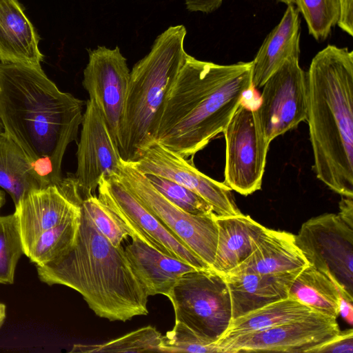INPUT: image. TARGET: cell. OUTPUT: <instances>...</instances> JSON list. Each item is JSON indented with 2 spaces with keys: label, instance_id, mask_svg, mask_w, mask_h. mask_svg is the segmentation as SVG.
I'll list each match as a JSON object with an SVG mask.
<instances>
[{
  "label": "cell",
  "instance_id": "cell-5",
  "mask_svg": "<svg viewBox=\"0 0 353 353\" xmlns=\"http://www.w3.org/2000/svg\"><path fill=\"white\" fill-rule=\"evenodd\" d=\"M186 28L170 26L154 40L150 51L130 72L118 150L125 161L136 162L154 143L168 92L188 53Z\"/></svg>",
  "mask_w": 353,
  "mask_h": 353
},
{
  "label": "cell",
  "instance_id": "cell-23",
  "mask_svg": "<svg viewBox=\"0 0 353 353\" xmlns=\"http://www.w3.org/2000/svg\"><path fill=\"white\" fill-rule=\"evenodd\" d=\"M315 313L318 312L288 296L232 319L228 329L215 343L229 341L243 334L300 320Z\"/></svg>",
  "mask_w": 353,
  "mask_h": 353
},
{
  "label": "cell",
  "instance_id": "cell-25",
  "mask_svg": "<svg viewBox=\"0 0 353 353\" xmlns=\"http://www.w3.org/2000/svg\"><path fill=\"white\" fill-rule=\"evenodd\" d=\"M0 187L14 205L30 191L43 187L29 161L5 133L0 140Z\"/></svg>",
  "mask_w": 353,
  "mask_h": 353
},
{
  "label": "cell",
  "instance_id": "cell-26",
  "mask_svg": "<svg viewBox=\"0 0 353 353\" xmlns=\"http://www.w3.org/2000/svg\"><path fill=\"white\" fill-rule=\"evenodd\" d=\"M81 213L41 234L25 254L36 267L59 259L76 243Z\"/></svg>",
  "mask_w": 353,
  "mask_h": 353
},
{
  "label": "cell",
  "instance_id": "cell-29",
  "mask_svg": "<svg viewBox=\"0 0 353 353\" xmlns=\"http://www.w3.org/2000/svg\"><path fill=\"white\" fill-rule=\"evenodd\" d=\"M296 8L307 23L309 34L318 41L325 40L337 25L339 0H298Z\"/></svg>",
  "mask_w": 353,
  "mask_h": 353
},
{
  "label": "cell",
  "instance_id": "cell-4",
  "mask_svg": "<svg viewBox=\"0 0 353 353\" xmlns=\"http://www.w3.org/2000/svg\"><path fill=\"white\" fill-rule=\"evenodd\" d=\"M37 270L43 283L76 290L101 318L125 322L148 314L149 296L124 249L114 246L99 231L82 206L74 245Z\"/></svg>",
  "mask_w": 353,
  "mask_h": 353
},
{
  "label": "cell",
  "instance_id": "cell-40",
  "mask_svg": "<svg viewBox=\"0 0 353 353\" xmlns=\"http://www.w3.org/2000/svg\"><path fill=\"white\" fill-rule=\"evenodd\" d=\"M6 203L5 193L0 190V210Z\"/></svg>",
  "mask_w": 353,
  "mask_h": 353
},
{
  "label": "cell",
  "instance_id": "cell-18",
  "mask_svg": "<svg viewBox=\"0 0 353 353\" xmlns=\"http://www.w3.org/2000/svg\"><path fill=\"white\" fill-rule=\"evenodd\" d=\"M39 37L18 0H0V61L41 68Z\"/></svg>",
  "mask_w": 353,
  "mask_h": 353
},
{
  "label": "cell",
  "instance_id": "cell-38",
  "mask_svg": "<svg viewBox=\"0 0 353 353\" xmlns=\"http://www.w3.org/2000/svg\"><path fill=\"white\" fill-rule=\"evenodd\" d=\"M6 318V307L0 302V329L4 323Z\"/></svg>",
  "mask_w": 353,
  "mask_h": 353
},
{
  "label": "cell",
  "instance_id": "cell-19",
  "mask_svg": "<svg viewBox=\"0 0 353 353\" xmlns=\"http://www.w3.org/2000/svg\"><path fill=\"white\" fill-rule=\"evenodd\" d=\"M307 265L296 244L295 234L265 228L251 254L231 270L276 274L300 271Z\"/></svg>",
  "mask_w": 353,
  "mask_h": 353
},
{
  "label": "cell",
  "instance_id": "cell-28",
  "mask_svg": "<svg viewBox=\"0 0 353 353\" xmlns=\"http://www.w3.org/2000/svg\"><path fill=\"white\" fill-rule=\"evenodd\" d=\"M24 248L14 214L0 216V284H12Z\"/></svg>",
  "mask_w": 353,
  "mask_h": 353
},
{
  "label": "cell",
  "instance_id": "cell-33",
  "mask_svg": "<svg viewBox=\"0 0 353 353\" xmlns=\"http://www.w3.org/2000/svg\"><path fill=\"white\" fill-rule=\"evenodd\" d=\"M353 330L352 328L339 333L327 342L314 349L311 353H352Z\"/></svg>",
  "mask_w": 353,
  "mask_h": 353
},
{
  "label": "cell",
  "instance_id": "cell-32",
  "mask_svg": "<svg viewBox=\"0 0 353 353\" xmlns=\"http://www.w3.org/2000/svg\"><path fill=\"white\" fill-rule=\"evenodd\" d=\"M81 206L86 210L99 231L115 247L130 236L129 232L114 214L97 196L84 200Z\"/></svg>",
  "mask_w": 353,
  "mask_h": 353
},
{
  "label": "cell",
  "instance_id": "cell-16",
  "mask_svg": "<svg viewBox=\"0 0 353 353\" xmlns=\"http://www.w3.org/2000/svg\"><path fill=\"white\" fill-rule=\"evenodd\" d=\"M143 174H152L174 181L193 191L212 207L216 216H233L240 213L232 190L200 172L192 163L154 143L136 162H131Z\"/></svg>",
  "mask_w": 353,
  "mask_h": 353
},
{
  "label": "cell",
  "instance_id": "cell-3",
  "mask_svg": "<svg viewBox=\"0 0 353 353\" xmlns=\"http://www.w3.org/2000/svg\"><path fill=\"white\" fill-rule=\"evenodd\" d=\"M306 119L319 180L353 198V52L328 45L306 72Z\"/></svg>",
  "mask_w": 353,
  "mask_h": 353
},
{
  "label": "cell",
  "instance_id": "cell-13",
  "mask_svg": "<svg viewBox=\"0 0 353 353\" xmlns=\"http://www.w3.org/2000/svg\"><path fill=\"white\" fill-rule=\"evenodd\" d=\"M83 86L102 114L117 146L128 93L130 70L119 46L88 49Z\"/></svg>",
  "mask_w": 353,
  "mask_h": 353
},
{
  "label": "cell",
  "instance_id": "cell-39",
  "mask_svg": "<svg viewBox=\"0 0 353 353\" xmlns=\"http://www.w3.org/2000/svg\"><path fill=\"white\" fill-rule=\"evenodd\" d=\"M277 1L286 4L287 6L294 5L296 6L297 3H298V0H277Z\"/></svg>",
  "mask_w": 353,
  "mask_h": 353
},
{
  "label": "cell",
  "instance_id": "cell-34",
  "mask_svg": "<svg viewBox=\"0 0 353 353\" xmlns=\"http://www.w3.org/2000/svg\"><path fill=\"white\" fill-rule=\"evenodd\" d=\"M340 15L338 26L345 33L353 36V0H339Z\"/></svg>",
  "mask_w": 353,
  "mask_h": 353
},
{
  "label": "cell",
  "instance_id": "cell-6",
  "mask_svg": "<svg viewBox=\"0 0 353 353\" xmlns=\"http://www.w3.org/2000/svg\"><path fill=\"white\" fill-rule=\"evenodd\" d=\"M175 322L216 343L232 321L229 289L223 274L213 269H196L182 274L166 296Z\"/></svg>",
  "mask_w": 353,
  "mask_h": 353
},
{
  "label": "cell",
  "instance_id": "cell-12",
  "mask_svg": "<svg viewBox=\"0 0 353 353\" xmlns=\"http://www.w3.org/2000/svg\"><path fill=\"white\" fill-rule=\"evenodd\" d=\"M340 331L336 319L315 313L300 320L243 334L215 344L219 353H311L314 349L336 336Z\"/></svg>",
  "mask_w": 353,
  "mask_h": 353
},
{
  "label": "cell",
  "instance_id": "cell-30",
  "mask_svg": "<svg viewBox=\"0 0 353 353\" xmlns=\"http://www.w3.org/2000/svg\"><path fill=\"white\" fill-rule=\"evenodd\" d=\"M145 176L165 199L185 212L199 216L214 214L209 203L187 188L155 174H145Z\"/></svg>",
  "mask_w": 353,
  "mask_h": 353
},
{
  "label": "cell",
  "instance_id": "cell-7",
  "mask_svg": "<svg viewBox=\"0 0 353 353\" xmlns=\"http://www.w3.org/2000/svg\"><path fill=\"white\" fill-rule=\"evenodd\" d=\"M118 178L147 210L211 268L218 241L214 214L199 216L181 210L165 199L131 162L121 159Z\"/></svg>",
  "mask_w": 353,
  "mask_h": 353
},
{
  "label": "cell",
  "instance_id": "cell-17",
  "mask_svg": "<svg viewBox=\"0 0 353 353\" xmlns=\"http://www.w3.org/2000/svg\"><path fill=\"white\" fill-rule=\"evenodd\" d=\"M300 271L262 274L230 270L223 274L230 294L232 320L288 297L290 285Z\"/></svg>",
  "mask_w": 353,
  "mask_h": 353
},
{
  "label": "cell",
  "instance_id": "cell-11",
  "mask_svg": "<svg viewBox=\"0 0 353 353\" xmlns=\"http://www.w3.org/2000/svg\"><path fill=\"white\" fill-rule=\"evenodd\" d=\"M299 57L288 59L263 85L255 110L265 137L271 143L306 119V72Z\"/></svg>",
  "mask_w": 353,
  "mask_h": 353
},
{
  "label": "cell",
  "instance_id": "cell-22",
  "mask_svg": "<svg viewBox=\"0 0 353 353\" xmlns=\"http://www.w3.org/2000/svg\"><path fill=\"white\" fill-rule=\"evenodd\" d=\"M218 241L214 261L211 268L223 274L232 270L254 250L255 241L265 228L248 215H215Z\"/></svg>",
  "mask_w": 353,
  "mask_h": 353
},
{
  "label": "cell",
  "instance_id": "cell-24",
  "mask_svg": "<svg viewBox=\"0 0 353 353\" xmlns=\"http://www.w3.org/2000/svg\"><path fill=\"white\" fill-rule=\"evenodd\" d=\"M340 295L338 286L327 274L307 265L294 279L288 296L318 313L337 319Z\"/></svg>",
  "mask_w": 353,
  "mask_h": 353
},
{
  "label": "cell",
  "instance_id": "cell-35",
  "mask_svg": "<svg viewBox=\"0 0 353 353\" xmlns=\"http://www.w3.org/2000/svg\"><path fill=\"white\" fill-rule=\"evenodd\" d=\"M223 0H185L187 10L190 12L211 13L216 10Z\"/></svg>",
  "mask_w": 353,
  "mask_h": 353
},
{
  "label": "cell",
  "instance_id": "cell-8",
  "mask_svg": "<svg viewBox=\"0 0 353 353\" xmlns=\"http://www.w3.org/2000/svg\"><path fill=\"white\" fill-rule=\"evenodd\" d=\"M295 242L308 265L327 274L341 295L353 301V228L338 214L325 213L304 222Z\"/></svg>",
  "mask_w": 353,
  "mask_h": 353
},
{
  "label": "cell",
  "instance_id": "cell-21",
  "mask_svg": "<svg viewBox=\"0 0 353 353\" xmlns=\"http://www.w3.org/2000/svg\"><path fill=\"white\" fill-rule=\"evenodd\" d=\"M132 239L124 250L148 296H167L182 274L196 269L160 252L138 238Z\"/></svg>",
  "mask_w": 353,
  "mask_h": 353
},
{
  "label": "cell",
  "instance_id": "cell-41",
  "mask_svg": "<svg viewBox=\"0 0 353 353\" xmlns=\"http://www.w3.org/2000/svg\"><path fill=\"white\" fill-rule=\"evenodd\" d=\"M3 134H4L3 126L2 123H1V121L0 120V140L3 137Z\"/></svg>",
  "mask_w": 353,
  "mask_h": 353
},
{
  "label": "cell",
  "instance_id": "cell-31",
  "mask_svg": "<svg viewBox=\"0 0 353 353\" xmlns=\"http://www.w3.org/2000/svg\"><path fill=\"white\" fill-rule=\"evenodd\" d=\"M161 352L219 353L215 343L207 340L181 322L161 337Z\"/></svg>",
  "mask_w": 353,
  "mask_h": 353
},
{
  "label": "cell",
  "instance_id": "cell-36",
  "mask_svg": "<svg viewBox=\"0 0 353 353\" xmlns=\"http://www.w3.org/2000/svg\"><path fill=\"white\" fill-rule=\"evenodd\" d=\"M339 216L350 228H353V198L343 196L339 202Z\"/></svg>",
  "mask_w": 353,
  "mask_h": 353
},
{
  "label": "cell",
  "instance_id": "cell-15",
  "mask_svg": "<svg viewBox=\"0 0 353 353\" xmlns=\"http://www.w3.org/2000/svg\"><path fill=\"white\" fill-rule=\"evenodd\" d=\"M78 143L77 168L73 174L83 200L94 195L101 177L118 176L121 157L99 109L85 102Z\"/></svg>",
  "mask_w": 353,
  "mask_h": 353
},
{
  "label": "cell",
  "instance_id": "cell-10",
  "mask_svg": "<svg viewBox=\"0 0 353 353\" xmlns=\"http://www.w3.org/2000/svg\"><path fill=\"white\" fill-rule=\"evenodd\" d=\"M118 176L101 178L97 197L124 225L130 236L196 269L210 268L147 210Z\"/></svg>",
  "mask_w": 353,
  "mask_h": 353
},
{
  "label": "cell",
  "instance_id": "cell-37",
  "mask_svg": "<svg viewBox=\"0 0 353 353\" xmlns=\"http://www.w3.org/2000/svg\"><path fill=\"white\" fill-rule=\"evenodd\" d=\"M353 301L340 295L339 314L350 325L353 323Z\"/></svg>",
  "mask_w": 353,
  "mask_h": 353
},
{
  "label": "cell",
  "instance_id": "cell-14",
  "mask_svg": "<svg viewBox=\"0 0 353 353\" xmlns=\"http://www.w3.org/2000/svg\"><path fill=\"white\" fill-rule=\"evenodd\" d=\"M83 201L73 175L26 194L14 205V212L24 254L41 234L81 214Z\"/></svg>",
  "mask_w": 353,
  "mask_h": 353
},
{
  "label": "cell",
  "instance_id": "cell-2",
  "mask_svg": "<svg viewBox=\"0 0 353 353\" xmlns=\"http://www.w3.org/2000/svg\"><path fill=\"white\" fill-rule=\"evenodd\" d=\"M252 62L220 65L187 54L167 95L155 142L193 157L223 132L252 88Z\"/></svg>",
  "mask_w": 353,
  "mask_h": 353
},
{
  "label": "cell",
  "instance_id": "cell-20",
  "mask_svg": "<svg viewBox=\"0 0 353 353\" xmlns=\"http://www.w3.org/2000/svg\"><path fill=\"white\" fill-rule=\"evenodd\" d=\"M298 8L288 5L280 22L267 35L252 62L254 88L268 78L290 57L300 55V17Z\"/></svg>",
  "mask_w": 353,
  "mask_h": 353
},
{
  "label": "cell",
  "instance_id": "cell-1",
  "mask_svg": "<svg viewBox=\"0 0 353 353\" xmlns=\"http://www.w3.org/2000/svg\"><path fill=\"white\" fill-rule=\"evenodd\" d=\"M85 103L61 91L41 68L0 63V120L42 186L61 180L68 146L77 140Z\"/></svg>",
  "mask_w": 353,
  "mask_h": 353
},
{
  "label": "cell",
  "instance_id": "cell-9",
  "mask_svg": "<svg viewBox=\"0 0 353 353\" xmlns=\"http://www.w3.org/2000/svg\"><path fill=\"white\" fill-rule=\"evenodd\" d=\"M223 132L225 140L223 183L244 196L260 190L270 143L255 110L242 102Z\"/></svg>",
  "mask_w": 353,
  "mask_h": 353
},
{
  "label": "cell",
  "instance_id": "cell-27",
  "mask_svg": "<svg viewBox=\"0 0 353 353\" xmlns=\"http://www.w3.org/2000/svg\"><path fill=\"white\" fill-rule=\"evenodd\" d=\"M162 335L148 325L100 344H74L70 352H161Z\"/></svg>",
  "mask_w": 353,
  "mask_h": 353
}]
</instances>
